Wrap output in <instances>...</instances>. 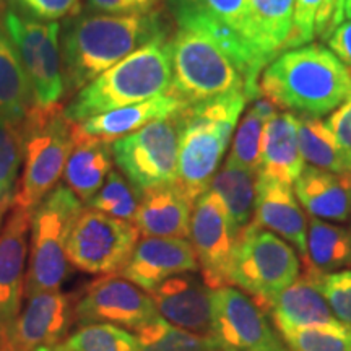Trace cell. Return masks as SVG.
I'll use <instances>...</instances> for the list:
<instances>
[{
  "mask_svg": "<svg viewBox=\"0 0 351 351\" xmlns=\"http://www.w3.org/2000/svg\"><path fill=\"white\" fill-rule=\"evenodd\" d=\"M60 33L65 91L72 93L145 44L169 34L160 12L148 15L83 12L70 16Z\"/></svg>",
  "mask_w": 351,
  "mask_h": 351,
  "instance_id": "1",
  "label": "cell"
},
{
  "mask_svg": "<svg viewBox=\"0 0 351 351\" xmlns=\"http://www.w3.org/2000/svg\"><path fill=\"white\" fill-rule=\"evenodd\" d=\"M258 86L278 109L319 117L351 98V72L326 46L309 43L276 56Z\"/></svg>",
  "mask_w": 351,
  "mask_h": 351,
  "instance_id": "2",
  "label": "cell"
},
{
  "mask_svg": "<svg viewBox=\"0 0 351 351\" xmlns=\"http://www.w3.org/2000/svg\"><path fill=\"white\" fill-rule=\"evenodd\" d=\"M171 38L161 36L145 44L119 64L108 69L77 91L64 108L73 124L165 95L171 83Z\"/></svg>",
  "mask_w": 351,
  "mask_h": 351,
  "instance_id": "3",
  "label": "cell"
},
{
  "mask_svg": "<svg viewBox=\"0 0 351 351\" xmlns=\"http://www.w3.org/2000/svg\"><path fill=\"white\" fill-rule=\"evenodd\" d=\"M244 91L182 108L179 116L178 184L192 200L208 191L245 104Z\"/></svg>",
  "mask_w": 351,
  "mask_h": 351,
  "instance_id": "4",
  "label": "cell"
},
{
  "mask_svg": "<svg viewBox=\"0 0 351 351\" xmlns=\"http://www.w3.org/2000/svg\"><path fill=\"white\" fill-rule=\"evenodd\" d=\"M20 129L25 168L12 205L33 213L64 174L73 147L75 124L67 119L60 104L32 106Z\"/></svg>",
  "mask_w": 351,
  "mask_h": 351,
  "instance_id": "5",
  "label": "cell"
},
{
  "mask_svg": "<svg viewBox=\"0 0 351 351\" xmlns=\"http://www.w3.org/2000/svg\"><path fill=\"white\" fill-rule=\"evenodd\" d=\"M171 70L166 93L184 106L245 90L244 75L234 60L215 39L195 29L178 28L171 38Z\"/></svg>",
  "mask_w": 351,
  "mask_h": 351,
  "instance_id": "6",
  "label": "cell"
},
{
  "mask_svg": "<svg viewBox=\"0 0 351 351\" xmlns=\"http://www.w3.org/2000/svg\"><path fill=\"white\" fill-rule=\"evenodd\" d=\"M82 210V200L64 184L51 191L33 210L25 280L26 298L60 288L69 271L65 245Z\"/></svg>",
  "mask_w": 351,
  "mask_h": 351,
  "instance_id": "7",
  "label": "cell"
},
{
  "mask_svg": "<svg viewBox=\"0 0 351 351\" xmlns=\"http://www.w3.org/2000/svg\"><path fill=\"white\" fill-rule=\"evenodd\" d=\"M301 274L295 247L251 221L239 231L232 252L230 283L263 309Z\"/></svg>",
  "mask_w": 351,
  "mask_h": 351,
  "instance_id": "8",
  "label": "cell"
},
{
  "mask_svg": "<svg viewBox=\"0 0 351 351\" xmlns=\"http://www.w3.org/2000/svg\"><path fill=\"white\" fill-rule=\"evenodd\" d=\"M2 26L19 49L33 93V108L60 104L65 95L59 21H39L8 7Z\"/></svg>",
  "mask_w": 351,
  "mask_h": 351,
  "instance_id": "9",
  "label": "cell"
},
{
  "mask_svg": "<svg viewBox=\"0 0 351 351\" xmlns=\"http://www.w3.org/2000/svg\"><path fill=\"white\" fill-rule=\"evenodd\" d=\"M179 132L176 112L111 143L114 163L140 194L178 181Z\"/></svg>",
  "mask_w": 351,
  "mask_h": 351,
  "instance_id": "10",
  "label": "cell"
},
{
  "mask_svg": "<svg viewBox=\"0 0 351 351\" xmlns=\"http://www.w3.org/2000/svg\"><path fill=\"white\" fill-rule=\"evenodd\" d=\"M178 28L195 29L215 39L234 60L245 82V96L261 93L247 44L249 0H168Z\"/></svg>",
  "mask_w": 351,
  "mask_h": 351,
  "instance_id": "11",
  "label": "cell"
},
{
  "mask_svg": "<svg viewBox=\"0 0 351 351\" xmlns=\"http://www.w3.org/2000/svg\"><path fill=\"white\" fill-rule=\"evenodd\" d=\"M138 238L135 223L86 208L70 230L65 256L85 274L111 275L127 265Z\"/></svg>",
  "mask_w": 351,
  "mask_h": 351,
  "instance_id": "12",
  "label": "cell"
},
{
  "mask_svg": "<svg viewBox=\"0 0 351 351\" xmlns=\"http://www.w3.org/2000/svg\"><path fill=\"white\" fill-rule=\"evenodd\" d=\"M212 335L230 351H291L267 314L239 288L213 289Z\"/></svg>",
  "mask_w": 351,
  "mask_h": 351,
  "instance_id": "13",
  "label": "cell"
},
{
  "mask_svg": "<svg viewBox=\"0 0 351 351\" xmlns=\"http://www.w3.org/2000/svg\"><path fill=\"white\" fill-rule=\"evenodd\" d=\"M238 234L223 200L210 189L204 192L192 210L189 238L202 280L210 289L231 287L230 270Z\"/></svg>",
  "mask_w": 351,
  "mask_h": 351,
  "instance_id": "14",
  "label": "cell"
},
{
  "mask_svg": "<svg viewBox=\"0 0 351 351\" xmlns=\"http://www.w3.org/2000/svg\"><path fill=\"white\" fill-rule=\"evenodd\" d=\"M73 313L82 326L111 324L132 330L158 315L150 293L122 275H106L95 282Z\"/></svg>",
  "mask_w": 351,
  "mask_h": 351,
  "instance_id": "15",
  "label": "cell"
},
{
  "mask_svg": "<svg viewBox=\"0 0 351 351\" xmlns=\"http://www.w3.org/2000/svg\"><path fill=\"white\" fill-rule=\"evenodd\" d=\"M73 314L69 296L59 289L33 295L23 313L0 330V351H36L57 345L67 333Z\"/></svg>",
  "mask_w": 351,
  "mask_h": 351,
  "instance_id": "16",
  "label": "cell"
},
{
  "mask_svg": "<svg viewBox=\"0 0 351 351\" xmlns=\"http://www.w3.org/2000/svg\"><path fill=\"white\" fill-rule=\"evenodd\" d=\"M199 270L194 247L187 239L147 236L135 245L121 275L152 293L171 276Z\"/></svg>",
  "mask_w": 351,
  "mask_h": 351,
  "instance_id": "17",
  "label": "cell"
},
{
  "mask_svg": "<svg viewBox=\"0 0 351 351\" xmlns=\"http://www.w3.org/2000/svg\"><path fill=\"white\" fill-rule=\"evenodd\" d=\"M32 213L12 205L0 231V330L19 317Z\"/></svg>",
  "mask_w": 351,
  "mask_h": 351,
  "instance_id": "18",
  "label": "cell"
},
{
  "mask_svg": "<svg viewBox=\"0 0 351 351\" xmlns=\"http://www.w3.org/2000/svg\"><path fill=\"white\" fill-rule=\"evenodd\" d=\"M150 296L158 315L173 326L195 333L212 332L213 289L194 271L171 276Z\"/></svg>",
  "mask_w": 351,
  "mask_h": 351,
  "instance_id": "19",
  "label": "cell"
},
{
  "mask_svg": "<svg viewBox=\"0 0 351 351\" xmlns=\"http://www.w3.org/2000/svg\"><path fill=\"white\" fill-rule=\"evenodd\" d=\"M254 225L275 232L300 252L301 262L307 257V218L298 204L293 186L258 173Z\"/></svg>",
  "mask_w": 351,
  "mask_h": 351,
  "instance_id": "20",
  "label": "cell"
},
{
  "mask_svg": "<svg viewBox=\"0 0 351 351\" xmlns=\"http://www.w3.org/2000/svg\"><path fill=\"white\" fill-rule=\"evenodd\" d=\"M319 274L313 270H301V274L289 287L280 291L263 313L271 320L276 330L287 327H341L343 324L335 317L326 298L319 288Z\"/></svg>",
  "mask_w": 351,
  "mask_h": 351,
  "instance_id": "21",
  "label": "cell"
},
{
  "mask_svg": "<svg viewBox=\"0 0 351 351\" xmlns=\"http://www.w3.org/2000/svg\"><path fill=\"white\" fill-rule=\"evenodd\" d=\"M295 0H249L247 44L256 75L287 51Z\"/></svg>",
  "mask_w": 351,
  "mask_h": 351,
  "instance_id": "22",
  "label": "cell"
},
{
  "mask_svg": "<svg viewBox=\"0 0 351 351\" xmlns=\"http://www.w3.org/2000/svg\"><path fill=\"white\" fill-rule=\"evenodd\" d=\"M194 204L176 182L153 189L142 194L134 223L145 236L187 239Z\"/></svg>",
  "mask_w": 351,
  "mask_h": 351,
  "instance_id": "23",
  "label": "cell"
},
{
  "mask_svg": "<svg viewBox=\"0 0 351 351\" xmlns=\"http://www.w3.org/2000/svg\"><path fill=\"white\" fill-rule=\"evenodd\" d=\"M293 191L311 217L335 223H346L351 217V173L335 174L304 166Z\"/></svg>",
  "mask_w": 351,
  "mask_h": 351,
  "instance_id": "24",
  "label": "cell"
},
{
  "mask_svg": "<svg viewBox=\"0 0 351 351\" xmlns=\"http://www.w3.org/2000/svg\"><path fill=\"white\" fill-rule=\"evenodd\" d=\"M182 108L186 106L181 101L165 93L143 101V103L130 104V106L98 114V116L90 117L80 124H75V130L78 134L86 135V137L101 138L104 142L112 143L125 137V135L140 130L153 121L163 119L171 114L179 112Z\"/></svg>",
  "mask_w": 351,
  "mask_h": 351,
  "instance_id": "25",
  "label": "cell"
},
{
  "mask_svg": "<svg viewBox=\"0 0 351 351\" xmlns=\"http://www.w3.org/2000/svg\"><path fill=\"white\" fill-rule=\"evenodd\" d=\"M298 114L283 111L267 121L263 130L261 173L288 186L295 184L306 166L298 142Z\"/></svg>",
  "mask_w": 351,
  "mask_h": 351,
  "instance_id": "26",
  "label": "cell"
},
{
  "mask_svg": "<svg viewBox=\"0 0 351 351\" xmlns=\"http://www.w3.org/2000/svg\"><path fill=\"white\" fill-rule=\"evenodd\" d=\"M112 161L111 143L73 129V147L64 169L67 187L82 202H88L103 187L112 171Z\"/></svg>",
  "mask_w": 351,
  "mask_h": 351,
  "instance_id": "27",
  "label": "cell"
},
{
  "mask_svg": "<svg viewBox=\"0 0 351 351\" xmlns=\"http://www.w3.org/2000/svg\"><path fill=\"white\" fill-rule=\"evenodd\" d=\"M32 106V85L19 49L0 25V116L21 127Z\"/></svg>",
  "mask_w": 351,
  "mask_h": 351,
  "instance_id": "28",
  "label": "cell"
},
{
  "mask_svg": "<svg viewBox=\"0 0 351 351\" xmlns=\"http://www.w3.org/2000/svg\"><path fill=\"white\" fill-rule=\"evenodd\" d=\"M351 269V231L326 219H307V257L301 270L319 275Z\"/></svg>",
  "mask_w": 351,
  "mask_h": 351,
  "instance_id": "29",
  "label": "cell"
},
{
  "mask_svg": "<svg viewBox=\"0 0 351 351\" xmlns=\"http://www.w3.org/2000/svg\"><path fill=\"white\" fill-rule=\"evenodd\" d=\"M257 176L258 173H252L226 160L225 166L217 171L210 182L208 189L223 200L232 226L238 232L247 226L254 218Z\"/></svg>",
  "mask_w": 351,
  "mask_h": 351,
  "instance_id": "30",
  "label": "cell"
},
{
  "mask_svg": "<svg viewBox=\"0 0 351 351\" xmlns=\"http://www.w3.org/2000/svg\"><path fill=\"white\" fill-rule=\"evenodd\" d=\"M298 142L301 155L309 166L335 174L351 173V156L337 142L327 122L319 117L300 116Z\"/></svg>",
  "mask_w": 351,
  "mask_h": 351,
  "instance_id": "31",
  "label": "cell"
},
{
  "mask_svg": "<svg viewBox=\"0 0 351 351\" xmlns=\"http://www.w3.org/2000/svg\"><path fill=\"white\" fill-rule=\"evenodd\" d=\"M345 0H295L293 28L287 51L306 46L313 39H328L341 25Z\"/></svg>",
  "mask_w": 351,
  "mask_h": 351,
  "instance_id": "32",
  "label": "cell"
},
{
  "mask_svg": "<svg viewBox=\"0 0 351 351\" xmlns=\"http://www.w3.org/2000/svg\"><path fill=\"white\" fill-rule=\"evenodd\" d=\"M138 351H215L221 348L212 333H195L169 324L160 315L134 328Z\"/></svg>",
  "mask_w": 351,
  "mask_h": 351,
  "instance_id": "33",
  "label": "cell"
},
{
  "mask_svg": "<svg viewBox=\"0 0 351 351\" xmlns=\"http://www.w3.org/2000/svg\"><path fill=\"white\" fill-rule=\"evenodd\" d=\"M23 161V137L20 127L0 116V228L13 204L19 173Z\"/></svg>",
  "mask_w": 351,
  "mask_h": 351,
  "instance_id": "34",
  "label": "cell"
},
{
  "mask_svg": "<svg viewBox=\"0 0 351 351\" xmlns=\"http://www.w3.org/2000/svg\"><path fill=\"white\" fill-rule=\"evenodd\" d=\"M142 194L124 178L121 171H111L103 187L86 202L88 208L98 210L114 218L134 223Z\"/></svg>",
  "mask_w": 351,
  "mask_h": 351,
  "instance_id": "35",
  "label": "cell"
},
{
  "mask_svg": "<svg viewBox=\"0 0 351 351\" xmlns=\"http://www.w3.org/2000/svg\"><path fill=\"white\" fill-rule=\"evenodd\" d=\"M59 346L64 351H138L134 333L111 324H85Z\"/></svg>",
  "mask_w": 351,
  "mask_h": 351,
  "instance_id": "36",
  "label": "cell"
},
{
  "mask_svg": "<svg viewBox=\"0 0 351 351\" xmlns=\"http://www.w3.org/2000/svg\"><path fill=\"white\" fill-rule=\"evenodd\" d=\"M280 335L291 351H351V327H287Z\"/></svg>",
  "mask_w": 351,
  "mask_h": 351,
  "instance_id": "37",
  "label": "cell"
},
{
  "mask_svg": "<svg viewBox=\"0 0 351 351\" xmlns=\"http://www.w3.org/2000/svg\"><path fill=\"white\" fill-rule=\"evenodd\" d=\"M265 124V119H262L252 109H249L241 121L238 130H236L228 160L252 171V173H261L262 140Z\"/></svg>",
  "mask_w": 351,
  "mask_h": 351,
  "instance_id": "38",
  "label": "cell"
},
{
  "mask_svg": "<svg viewBox=\"0 0 351 351\" xmlns=\"http://www.w3.org/2000/svg\"><path fill=\"white\" fill-rule=\"evenodd\" d=\"M317 282L333 315L351 327V269L319 275Z\"/></svg>",
  "mask_w": 351,
  "mask_h": 351,
  "instance_id": "39",
  "label": "cell"
},
{
  "mask_svg": "<svg viewBox=\"0 0 351 351\" xmlns=\"http://www.w3.org/2000/svg\"><path fill=\"white\" fill-rule=\"evenodd\" d=\"M82 0H13V8L29 19L57 21L80 12Z\"/></svg>",
  "mask_w": 351,
  "mask_h": 351,
  "instance_id": "40",
  "label": "cell"
},
{
  "mask_svg": "<svg viewBox=\"0 0 351 351\" xmlns=\"http://www.w3.org/2000/svg\"><path fill=\"white\" fill-rule=\"evenodd\" d=\"M163 0H85V10L106 15H148L160 10Z\"/></svg>",
  "mask_w": 351,
  "mask_h": 351,
  "instance_id": "41",
  "label": "cell"
},
{
  "mask_svg": "<svg viewBox=\"0 0 351 351\" xmlns=\"http://www.w3.org/2000/svg\"><path fill=\"white\" fill-rule=\"evenodd\" d=\"M327 125L335 135L340 147L351 156V98L333 111L328 117Z\"/></svg>",
  "mask_w": 351,
  "mask_h": 351,
  "instance_id": "42",
  "label": "cell"
},
{
  "mask_svg": "<svg viewBox=\"0 0 351 351\" xmlns=\"http://www.w3.org/2000/svg\"><path fill=\"white\" fill-rule=\"evenodd\" d=\"M328 46L351 72V20L340 25L333 32L332 36L328 38Z\"/></svg>",
  "mask_w": 351,
  "mask_h": 351,
  "instance_id": "43",
  "label": "cell"
},
{
  "mask_svg": "<svg viewBox=\"0 0 351 351\" xmlns=\"http://www.w3.org/2000/svg\"><path fill=\"white\" fill-rule=\"evenodd\" d=\"M345 16L351 20V0H345Z\"/></svg>",
  "mask_w": 351,
  "mask_h": 351,
  "instance_id": "44",
  "label": "cell"
},
{
  "mask_svg": "<svg viewBox=\"0 0 351 351\" xmlns=\"http://www.w3.org/2000/svg\"><path fill=\"white\" fill-rule=\"evenodd\" d=\"M36 351H64V350L60 348L59 345H54V346H43V348H39Z\"/></svg>",
  "mask_w": 351,
  "mask_h": 351,
  "instance_id": "45",
  "label": "cell"
},
{
  "mask_svg": "<svg viewBox=\"0 0 351 351\" xmlns=\"http://www.w3.org/2000/svg\"><path fill=\"white\" fill-rule=\"evenodd\" d=\"M215 351H230V350H225V348H218V350H215Z\"/></svg>",
  "mask_w": 351,
  "mask_h": 351,
  "instance_id": "46",
  "label": "cell"
},
{
  "mask_svg": "<svg viewBox=\"0 0 351 351\" xmlns=\"http://www.w3.org/2000/svg\"><path fill=\"white\" fill-rule=\"evenodd\" d=\"M350 218H351V217H350ZM350 231H351V226H350Z\"/></svg>",
  "mask_w": 351,
  "mask_h": 351,
  "instance_id": "47",
  "label": "cell"
}]
</instances>
